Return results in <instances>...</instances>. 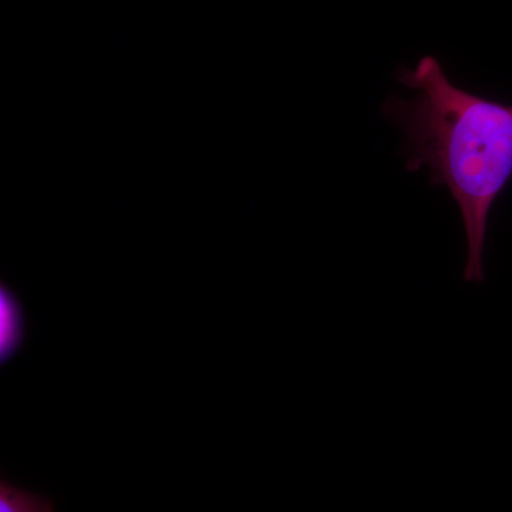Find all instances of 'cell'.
I'll list each match as a JSON object with an SVG mask.
<instances>
[{
  "label": "cell",
  "mask_w": 512,
  "mask_h": 512,
  "mask_svg": "<svg viewBox=\"0 0 512 512\" xmlns=\"http://www.w3.org/2000/svg\"><path fill=\"white\" fill-rule=\"evenodd\" d=\"M0 512H55L52 501L43 495L29 493L23 488L2 480L0 483Z\"/></svg>",
  "instance_id": "obj_3"
},
{
  "label": "cell",
  "mask_w": 512,
  "mask_h": 512,
  "mask_svg": "<svg viewBox=\"0 0 512 512\" xmlns=\"http://www.w3.org/2000/svg\"><path fill=\"white\" fill-rule=\"evenodd\" d=\"M26 318L23 305L6 286L0 289V363L5 365L18 355L25 343Z\"/></svg>",
  "instance_id": "obj_2"
},
{
  "label": "cell",
  "mask_w": 512,
  "mask_h": 512,
  "mask_svg": "<svg viewBox=\"0 0 512 512\" xmlns=\"http://www.w3.org/2000/svg\"><path fill=\"white\" fill-rule=\"evenodd\" d=\"M397 80L414 93L389 97L384 119L403 130L407 170L427 168L431 184L457 202L467 238L464 281L483 284L491 208L512 177V106L454 86L431 56L399 69Z\"/></svg>",
  "instance_id": "obj_1"
}]
</instances>
